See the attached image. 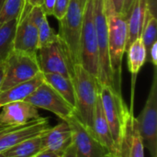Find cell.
<instances>
[{
	"label": "cell",
	"mask_w": 157,
	"mask_h": 157,
	"mask_svg": "<svg viewBox=\"0 0 157 157\" xmlns=\"http://www.w3.org/2000/svg\"><path fill=\"white\" fill-rule=\"evenodd\" d=\"M17 17L0 25V63L13 51V41Z\"/></svg>",
	"instance_id": "cell-23"
},
{
	"label": "cell",
	"mask_w": 157,
	"mask_h": 157,
	"mask_svg": "<svg viewBox=\"0 0 157 157\" xmlns=\"http://www.w3.org/2000/svg\"><path fill=\"white\" fill-rule=\"evenodd\" d=\"M24 101L37 109H42L55 114L62 121H66L75 114V108L44 81Z\"/></svg>",
	"instance_id": "cell-9"
},
{
	"label": "cell",
	"mask_w": 157,
	"mask_h": 157,
	"mask_svg": "<svg viewBox=\"0 0 157 157\" xmlns=\"http://www.w3.org/2000/svg\"><path fill=\"white\" fill-rule=\"evenodd\" d=\"M66 121L72 129L76 157H115L98 141L91 129L84 125L75 114Z\"/></svg>",
	"instance_id": "cell-10"
},
{
	"label": "cell",
	"mask_w": 157,
	"mask_h": 157,
	"mask_svg": "<svg viewBox=\"0 0 157 157\" xmlns=\"http://www.w3.org/2000/svg\"><path fill=\"white\" fill-rule=\"evenodd\" d=\"M80 64L98 80V44L94 23L93 0H86L84 6L80 40Z\"/></svg>",
	"instance_id": "cell-4"
},
{
	"label": "cell",
	"mask_w": 157,
	"mask_h": 157,
	"mask_svg": "<svg viewBox=\"0 0 157 157\" xmlns=\"http://www.w3.org/2000/svg\"><path fill=\"white\" fill-rule=\"evenodd\" d=\"M38 52L40 69L42 74H58L68 78L73 77L74 65L59 38L56 41L40 48Z\"/></svg>",
	"instance_id": "cell-11"
},
{
	"label": "cell",
	"mask_w": 157,
	"mask_h": 157,
	"mask_svg": "<svg viewBox=\"0 0 157 157\" xmlns=\"http://www.w3.org/2000/svg\"><path fill=\"white\" fill-rule=\"evenodd\" d=\"M40 117L38 109L25 101L9 103L1 108L0 130L20 127Z\"/></svg>",
	"instance_id": "cell-15"
},
{
	"label": "cell",
	"mask_w": 157,
	"mask_h": 157,
	"mask_svg": "<svg viewBox=\"0 0 157 157\" xmlns=\"http://www.w3.org/2000/svg\"><path fill=\"white\" fill-rule=\"evenodd\" d=\"M146 61L150 62L155 67L157 66V41L155 42L147 52Z\"/></svg>",
	"instance_id": "cell-29"
},
{
	"label": "cell",
	"mask_w": 157,
	"mask_h": 157,
	"mask_svg": "<svg viewBox=\"0 0 157 157\" xmlns=\"http://www.w3.org/2000/svg\"><path fill=\"white\" fill-rule=\"evenodd\" d=\"M61 157H76V155H75V148L74 144H72L63 152V154L62 155V156Z\"/></svg>",
	"instance_id": "cell-33"
},
{
	"label": "cell",
	"mask_w": 157,
	"mask_h": 157,
	"mask_svg": "<svg viewBox=\"0 0 157 157\" xmlns=\"http://www.w3.org/2000/svg\"><path fill=\"white\" fill-rule=\"evenodd\" d=\"M50 127L49 119L40 117L20 127L0 130V154L25 140L42 135Z\"/></svg>",
	"instance_id": "cell-13"
},
{
	"label": "cell",
	"mask_w": 157,
	"mask_h": 157,
	"mask_svg": "<svg viewBox=\"0 0 157 157\" xmlns=\"http://www.w3.org/2000/svg\"><path fill=\"white\" fill-rule=\"evenodd\" d=\"M44 81L43 74L40 73L34 78L16 85L4 91H0V109L9 103L24 101Z\"/></svg>",
	"instance_id": "cell-18"
},
{
	"label": "cell",
	"mask_w": 157,
	"mask_h": 157,
	"mask_svg": "<svg viewBox=\"0 0 157 157\" xmlns=\"http://www.w3.org/2000/svg\"><path fill=\"white\" fill-rule=\"evenodd\" d=\"M62 155L57 154V153H53V152H50V151H46L43 150L40 153H39L38 155H36L33 157H61Z\"/></svg>",
	"instance_id": "cell-34"
},
{
	"label": "cell",
	"mask_w": 157,
	"mask_h": 157,
	"mask_svg": "<svg viewBox=\"0 0 157 157\" xmlns=\"http://www.w3.org/2000/svg\"><path fill=\"white\" fill-rule=\"evenodd\" d=\"M134 0H124V3H123V6H122V10H121V14L127 18L129 13H130V10H131V7L133 4Z\"/></svg>",
	"instance_id": "cell-32"
},
{
	"label": "cell",
	"mask_w": 157,
	"mask_h": 157,
	"mask_svg": "<svg viewBox=\"0 0 157 157\" xmlns=\"http://www.w3.org/2000/svg\"><path fill=\"white\" fill-rule=\"evenodd\" d=\"M99 97L103 112L119 153V144L124 123V118L129 108L124 102L121 94L115 92L109 86L100 85Z\"/></svg>",
	"instance_id": "cell-8"
},
{
	"label": "cell",
	"mask_w": 157,
	"mask_h": 157,
	"mask_svg": "<svg viewBox=\"0 0 157 157\" xmlns=\"http://www.w3.org/2000/svg\"><path fill=\"white\" fill-rule=\"evenodd\" d=\"M43 150L63 155L73 144V132L67 121H62L54 127H50L41 136Z\"/></svg>",
	"instance_id": "cell-16"
},
{
	"label": "cell",
	"mask_w": 157,
	"mask_h": 157,
	"mask_svg": "<svg viewBox=\"0 0 157 157\" xmlns=\"http://www.w3.org/2000/svg\"><path fill=\"white\" fill-rule=\"evenodd\" d=\"M72 80L75 93V115L84 125L92 131L94 111L99 96L100 84L81 64L74 65Z\"/></svg>",
	"instance_id": "cell-2"
},
{
	"label": "cell",
	"mask_w": 157,
	"mask_h": 157,
	"mask_svg": "<svg viewBox=\"0 0 157 157\" xmlns=\"http://www.w3.org/2000/svg\"><path fill=\"white\" fill-rule=\"evenodd\" d=\"M85 5L70 0L65 15L59 20L58 38L63 45L73 65L80 64V40Z\"/></svg>",
	"instance_id": "cell-3"
},
{
	"label": "cell",
	"mask_w": 157,
	"mask_h": 157,
	"mask_svg": "<svg viewBox=\"0 0 157 157\" xmlns=\"http://www.w3.org/2000/svg\"><path fill=\"white\" fill-rule=\"evenodd\" d=\"M147 12V6L145 0H134L130 13L127 17V44L128 46L135 40L141 37L144 25L145 22V17Z\"/></svg>",
	"instance_id": "cell-19"
},
{
	"label": "cell",
	"mask_w": 157,
	"mask_h": 157,
	"mask_svg": "<svg viewBox=\"0 0 157 157\" xmlns=\"http://www.w3.org/2000/svg\"><path fill=\"white\" fill-rule=\"evenodd\" d=\"M54 6H55V0H43L41 6H42V9L47 17L52 16Z\"/></svg>",
	"instance_id": "cell-30"
},
{
	"label": "cell",
	"mask_w": 157,
	"mask_h": 157,
	"mask_svg": "<svg viewBox=\"0 0 157 157\" xmlns=\"http://www.w3.org/2000/svg\"><path fill=\"white\" fill-rule=\"evenodd\" d=\"M112 3H113V5H114L115 10H116L117 12H119V13H121L124 0H112Z\"/></svg>",
	"instance_id": "cell-35"
},
{
	"label": "cell",
	"mask_w": 157,
	"mask_h": 157,
	"mask_svg": "<svg viewBox=\"0 0 157 157\" xmlns=\"http://www.w3.org/2000/svg\"><path fill=\"white\" fill-rule=\"evenodd\" d=\"M93 14H94V23H95V29L97 32V39L98 44V60H99L98 82L100 85L109 86L114 90V80L111 72L109 54L108 24H107L106 13H105L104 0H93Z\"/></svg>",
	"instance_id": "cell-6"
},
{
	"label": "cell",
	"mask_w": 157,
	"mask_h": 157,
	"mask_svg": "<svg viewBox=\"0 0 157 157\" xmlns=\"http://www.w3.org/2000/svg\"><path fill=\"white\" fill-rule=\"evenodd\" d=\"M119 157H144V145L133 114L132 106L128 109L124 118L119 144Z\"/></svg>",
	"instance_id": "cell-14"
},
{
	"label": "cell",
	"mask_w": 157,
	"mask_h": 157,
	"mask_svg": "<svg viewBox=\"0 0 157 157\" xmlns=\"http://www.w3.org/2000/svg\"><path fill=\"white\" fill-rule=\"evenodd\" d=\"M0 157H5L3 155V154H0Z\"/></svg>",
	"instance_id": "cell-40"
},
{
	"label": "cell",
	"mask_w": 157,
	"mask_h": 157,
	"mask_svg": "<svg viewBox=\"0 0 157 157\" xmlns=\"http://www.w3.org/2000/svg\"><path fill=\"white\" fill-rule=\"evenodd\" d=\"M79 1H80L82 4H84V5H85V4H86V0H79Z\"/></svg>",
	"instance_id": "cell-39"
},
{
	"label": "cell",
	"mask_w": 157,
	"mask_h": 157,
	"mask_svg": "<svg viewBox=\"0 0 157 157\" xmlns=\"http://www.w3.org/2000/svg\"><path fill=\"white\" fill-rule=\"evenodd\" d=\"M41 136V135H40ZM40 136L33 137L25 140L17 145L9 148L3 153L5 157H33L41 151H43L41 145Z\"/></svg>",
	"instance_id": "cell-22"
},
{
	"label": "cell",
	"mask_w": 157,
	"mask_h": 157,
	"mask_svg": "<svg viewBox=\"0 0 157 157\" xmlns=\"http://www.w3.org/2000/svg\"><path fill=\"white\" fill-rule=\"evenodd\" d=\"M5 71H6V64H5V61L3 63H0V87H1V84L5 75Z\"/></svg>",
	"instance_id": "cell-36"
},
{
	"label": "cell",
	"mask_w": 157,
	"mask_h": 157,
	"mask_svg": "<svg viewBox=\"0 0 157 157\" xmlns=\"http://www.w3.org/2000/svg\"><path fill=\"white\" fill-rule=\"evenodd\" d=\"M128 58V69L132 75V105L133 104L134 86L137 75L146 62V49L141 37L132 42L126 49Z\"/></svg>",
	"instance_id": "cell-20"
},
{
	"label": "cell",
	"mask_w": 157,
	"mask_h": 157,
	"mask_svg": "<svg viewBox=\"0 0 157 157\" xmlns=\"http://www.w3.org/2000/svg\"><path fill=\"white\" fill-rule=\"evenodd\" d=\"M43 0H26V3L31 6H41L42 5Z\"/></svg>",
	"instance_id": "cell-37"
},
{
	"label": "cell",
	"mask_w": 157,
	"mask_h": 157,
	"mask_svg": "<svg viewBox=\"0 0 157 157\" xmlns=\"http://www.w3.org/2000/svg\"><path fill=\"white\" fill-rule=\"evenodd\" d=\"M26 0H5L0 13V25L18 17Z\"/></svg>",
	"instance_id": "cell-25"
},
{
	"label": "cell",
	"mask_w": 157,
	"mask_h": 157,
	"mask_svg": "<svg viewBox=\"0 0 157 157\" xmlns=\"http://www.w3.org/2000/svg\"><path fill=\"white\" fill-rule=\"evenodd\" d=\"M138 129L144 145L152 157H157V71L154 77L144 107L136 118Z\"/></svg>",
	"instance_id": "cell-7"
},
{
	"label": "cell",
	"mask_w": 157,
	"mask_h": 157,
	"mask_svg": "<svg viewBox=\"0 0 157 157\" xmlns=\"http://www.w3.org/2000/svg\"><path fill=\"white\" fill-rule=\"evenodd\" d=\"M31 6L25 3L17 22L15 37L13 41V50L37 54L39 50L38 28L29 18V10Z\"/></svg>",
	"instance_id": "cell-12"
},
{
	"label": "cell",
	"mask_w": 157,
	"mask_h": 157,
	"mask_svg": "<svg viewBox=\"0 0 157 157\" xmlns=\"http://www.w3.org/2000/svg\"><path fill=\"white\" fill-rule=\"evenodd\" d=\"M145 2L147 6V11L156 17L157 0H145Z\"/></svg>",
	"instance_id": "cell-31"
},
{
	"label": "cell",
	"mask_w": 157,
	"mask_h": 157,
	"mask_svg": "<svg viewBox=\"0 0 157 157\" xmlns=\"http://www.w3.org/2000/svg\"><path fill=\"white\" fill-rule=\"evenodd\" d=\"M92 132H93L95 137L98 139V141L113 156L119 157L118 149L115 145V143L113 141V138H112V135H111V132L109 130V126L108 124L105 114L103 112L99 96H98V98L97 100L96 107H95Z\"/></svg>",
	"instance_id": "cell-17"
},
{
	"label": "cell",
	"mask_w": 157,
	"mask_h": 157,
	"mask_svg": "<svg viewBox=\"0 0 157 157\" xmlns=\"http://www.w3.org/2000/svg\"><path fill=\"white\" fill-rule=\"evenodd\" d=\"M70 0H55V6L53 9V14L58 20H60L66 13Z\"/></svg>",
	"instance_id": "cell-28"
},
{
	"label": "cell",
	"mask_w": 157,
	"mask_h": 157,
	"mask_svg": "<svg viewBox=\"0 0 157 157\" xmlns=\"http://www.w3.org/2000/svg\"><path fill=\"white\" fill-rule=\"evenodd\" d=\"M6 71L0 91L29 81L40 74L37 54L12 51L5 60Z\"/></svg>",
	"instance_id": "cell-5"
},
{
	"label": "cell",
	"mask_w": 157,
	"mask_h": 157,
	"mask_svg": "<svg viewBox=\"0 0 157 157\" xmlns=\"http://www.w3.org/2000/svg\"><path fill=\"white\" fill-rule=\"evenodd\" d=\"M29 15L30 20L37 26V28L40 24V22L43 20V18L45 17H47L45 15V13H44L41 6H31Z\"/></svg>",
	"instance_id": "cell-27"
},
{
	"label": "cell",
	"mask_w": 157,
	"mask_h": 157,
	"mask_svg": "<svg viewBox=\"0 0 157 157\" xmlns=\"http://www.w3.org/2000/svg\"><path fill=\"white\" fill-rule=\"evenodd\" d=\"M108 24L109 54L115 92L121 94V63L127 44V18L115 10L112 0H104Z\"/></svg>",
	"instance_id": "cell-1"
},
{
	"label": "cell",
	"mask_w": 157,
	"mask_h": 157,
	"mask_svg": "<svg viewBox=\"0 0 157 157\" xmlns=\"http://www.w3.org/2000/svg\"><path fill=\"white\" fill-rule=\"evenodd\" d=\"M44 82L51 86L75 109V93L72 78L58 74H43Z\"/></svg>",
	"instance_id": "cell-21"
},
{
	"label": "cell",
	"mask_w": 157,
	"mask_h": 157,
	"mask_svg": "<svg viewBox=\"0 0 157 157\" xmlns=\"http://www.w3.org/2000/svg\"><path fill=\"white\" fill-rule=\"evenodd\" d=\"M38 37H39V49L47 46L58 40V35L52 30L47 17L43 18L40 24L38 26Z\"/></svg>",
	"instance_id": "cell-26"
},
{
	"label": "cell",
	"mask_w": 157,
	"mask_h": 157,
	"mask_svg": "<svg viewBox=\"0 0 157 157\" xmlns=\"http://www.w3.org/2000/svg\"><path fill=\"white\" fill-rule=\"evenodd\" d=\"M4 1H5V0H0V13H1V9H2V6H3Z\"/></svg>",
	"instance_id": "cell-38"
},
{
	"label": "cell",
	"mask_w": 157,
	"mask_h": 157,
	"mask_svg": "<svg viewBox=\"0 0 157 157\" xmlns=\"http://www.w3.org/2000/svg\"><path fill=\"white\" fill-rule=\"evenodd\" d=\"M156 17L147 11L145 17V22L141 34V39L146 49V54L149 49L152 47V45L155 42H156Z\"/></svg>",
	"instance_id": "cell-24"
}]
</instances>
